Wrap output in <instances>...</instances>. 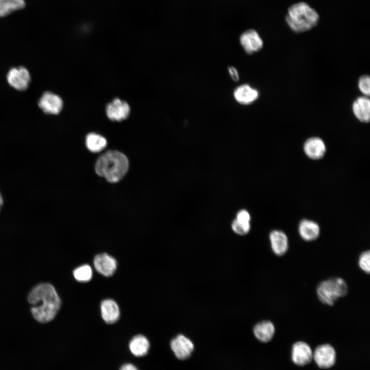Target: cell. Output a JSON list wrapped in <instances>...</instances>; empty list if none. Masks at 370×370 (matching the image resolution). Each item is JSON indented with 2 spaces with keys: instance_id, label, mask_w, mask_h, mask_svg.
<instances>
[{
  "instance_id": "6da1fadb",
  "label": "cell",
  "mask_w": 370,
  "mask_h": 370,
  "mask_svg": "<svg viewBox=\"0 0 370 370\" xmlns=\"http://www.w3.org/2000/svg\"><path fill=\"white\" fill-rule=\"evenodd\" d=\"M28 302L33 305L31 313L35 320L41 323L51 321L61 306V300L54 287L50 284H41L30 292Z\"/></svg>"
},
{
  "instance_id": "7a4b0ae2",
  "label": "cell",
  "mask_w": 370,
  "mask_h": 370,
  "mask_svg": "<svg viewBox=\"0 0 370 370\" xmlns=\"http://www.w3.org/2000/svg\"><path fill=\"white\" fill-rule=\"evenodd\" d=\"M128 165V159L123 153L117 151H108L99 157L95 170L99 176L110 182L115 183L125 176Z\"/></svg>"
},
{
  "instance_id": "3957f363",
  "label": "cell",
  "mask_w": 370,
  "mask_h": 370,
  "mask_svg": "<svg viewBox=\"0 0 370 370\" xmlns=\"http://www.w3.org/2000/svg\"><path fill=\"white\" fill-rule=\"evenodd\" d=\"M285 21L292 31L302 33L317 26L319 21V15L307 3L299 2L291 5L288 8Z\"/></svg>"
},
{
  "instance_id": "277c9868",
  "label": "cell",
  "mask_w": 370,
  "mask_h": 370,
  "mask_svg": "<svg viewBox=\"0 0 370 370\" xmlns=\"http://www.w3.org/2000/svg\"><path fill=\"white\" fill-rule=\"evenodd\" d=\"M348 292L345 281L341 278H331L321 282L317 288L319 300L324 304L332 306L340 298L345 297Z\"/></svg>"
},
{
  "instance_id": "5b68a950",
  "label": "cell",
  "mask_w": 370,
  "mask_h": 370,
  "mask_svg": "<svg viewBox=\"0 0 370 370\" xmlns=\"http://www.w3.org/2000/svg\"><path fill=\"white\" fill-rule=\"evenodd\" d=\"M10 86L19 91L26 90L29 86L31 77L28 69L23 66L11 68L6 76Z\"/></svg>"
},
{
  "instance_id": "8992f818",
  "label": "cell",
  "mask_w": 370,
  "mask_h": 370,
  "mask_svg": "<svg viewBox=\"0 0 370 370\" xmlns=\"http://www.w3.org/2000/svg\"><path fill=\"white\" fill-rule=\"evenodd\" d=\"M38 105L46 114L57 115L62 109L63 102L59 96L47 91L44 92L39 99Z\"/></svg>"
},
{
  "instance_id": "52a82bcc",
  "label": "cell",
  "mask_w": 370,
  "mask_h": 370,
  "mask_svg": "<svg viewBox=\"0 0 370 370\" xmlns=\"http://www.w3.org/2000/svg\"><path fill=\"white\" fill-rule=\"evenodd\" d=\"M239 42L245 51L249 54L258 52L264 45L259 33L252 29L243 32L240 35Z\"/></svg>"
},
{
  "instance_id": "ba28073f",
  "label": "cell",
  "mask_w": 370,
  "mask_h": 370,
  "mask_svg": "<svg viewBox=\"0 0 370 370\" xmlns=\"http://www.w3.org/2000/svg\"><path fill=\"white\" fill-rule=\"evenodd\" d=\"M312 358L320 367L329 368L335 362L336 352L330 345L322 344L316 347Z\"/></svg>"
},
{
  "instance_id": "9c48e42d",
  "label": "cell",
  "mask_w": 370,
  "mask_h": 370,
  "mask_svg": "<svg viewBox=\"0 0 370 370\" xmlns=\"http://www.w3.org/2000/svg\"><path fill=\"white\" fill-rule=\"evenodd\" d=\"M130 113L128 104L119 98H116L106 107L107 117L114 121H121L126 119Z\"/></svg>"
},
{
  "instance_id": "30bf717a",
  "label": "cell",
  "mask_w": 370,
  "mask_h": 370,
  "mask_svg": "<svg viewBox=\"0 0 370 370\" xmlns=\"http://www.w3.org/2000/svg\"><path fill=\"white\" fill-rule=\"evenodd\" d=\"M170 346L175 356L180 360L189 358L194 350L193 342L182 335H178L173 338Z\"/></svg>"
},
{
  "instance_id": "8fae6325",
  "label": "cell",
  "mask_w": 370,
  "mask_h": 370,
  "mask_svg": "<svg viewBox=\"0 0 370 370\" xmlns=\"http://www.w3.org/2000/svg\"><path fill=\"white\" fill-rule=\"evenodd\" d=\"M94 265L98 273L105 276H110L115 272L117 268V262L111 255L102 253L95 256Z\"/></svg>"
},
{
  "instance_id": "7c38bea8",
  "label": "cell",
  "mask_w": 370,
  "mask_h": 370,
  "mask_svg": "<svg viewBox=\"0 0 370 370\" xmlns=\"http://www.w3.org/2000/svg\"><path fill=\"white\" fill-rule=\"evenodd\" d=\"M303 149L306 155L311 159H321L326 151L324 141L320 137H311L304 142Z\"/></svg>"
},
{
  "instance_id": "4fadbf2b",
  "label": "cell",
  "mask_w": 370,
  "mask_h": 370,
  "mask_svg": "<svg viewBox=\"0 0 370 370\" xmlns=\"http://www.w3.org/2000/svg\"><path fill=\"white\" fill-rule=\"evenodd\" d=\"M352 112L356 118L362 123H368L370 120V100L369 97L361 96L353 102Z\"/></svg>"
},
{
  "instance_id": "5bb4252c",
  "label": "cell",
  "mask_w": 370,
  "mask_h": 370,
  "mask_svg": "<svg viewBox=\"0 0 370 370\" xmlns=\"http://www.w3.org/2000/svg\"><path fill=\"white\" fill-rule=\"evenodd\" d=\"M313 356L310 346L305 342H295L292 348V359L293 362L300 366L305 365L309 363Z\"/></svg>"
},
{
  "instance_id": "9a60e30c",
  "label": "cell",
  "mask_w": 370,
  "mask_h": 370,
  "mask_svg": "<svg viewBox=\"0 0 370 370\" xmlns=\"http://www.w3.org/2000/svg\"><path fill=\"white\" fill-rule=\"evenodd\" d=\"M235 100L242 105H249L254 102L259 97L257 89L245 84L236 87L233 92Z\"/></svg>"
},
{
  "instance_id": "2e32d148",
  "label": "cell",
  "mask_w": 370,
  "mask_h": 370,
  "mask_svg": "<svg viewBox=\"0 0 370 370\" xmlns=\"http://www.w3.org/2000/svg\"><path fill=\"white\" fill-rule=\"evenodd\" d=\"M271 249L277 255H284L288 249V239L286 234L281 230H274L269 234Z\"/></svg>"
},
{
  "instance_id": "e0dca14e",
  "label": "cell",
  "mask_w": 370,
  "mask_h": 370,
  "mask_svg": "<svg viewBox=\"0 0 370 370\" xmlns=\"http://www.w3.org/2000/svg\"><path fill=\"white\" fill-rule=\"evenodd\" d=\"M100 309L102 318L106 323H114L119 319L120 312L119 306L112 299L103 300L101 303Z\"/></svg>"
},
{
  "instance_id": "ac0fdd59",
  "label": "cell",
  "mask_w": 370,
  "mask_h": 370,
  "mask_svg": "<svg viewBox=\"0 0 370 370\" xmlns=\"http://www.w3.org/2000/svg\"><path fill=\"white\" fill-rule=\"evenodd\" d=\"M298 231L302 239L310 242L318 237L320 233V228L316 222L310 219H304L299 224Z\"/></svg>"
},
{
  "instance_id": "d6986e66",
  "label": "cell",
  "mask_w": 370,
  "mask_h": 370,
  "mask_svg": "<svg viewBox=\"0 0 370 370\" xmlns=\"http://www.w3.org/2000/svg\"><path fill=\"white\" fill-rule=\"evenodd\" d=\"M150 346L149 340L142 335H137L133 337L128 344L131 353L137 357L146 355L148 353Z\"/></svg>"
},
{
  "instance_id": "ffe728a7",
  "label": "cell",
  "mask_w": 370,
  "mask_h": 370,
  "mask_svg": "<svg viewBox=\"0 0 370 370\" xmlns=\"http://www.w3.org/2000/svg\"><path fill=\"white\" fill-rule=\"evenodd\" d=\"M274 332V326L270 321H262L256 324L253 328L254 336L258 340L263 342L270 341Z\"/></svg>"
},
{
  "instance_id": "44dd1931",
  "label": "cell",
  "mask_w": 370,
  "mask_h": 370,
  "mask_svg": "<svg viewBox=\"0 0 370 370\" xmlns=\"http://www.w3.org/2000/svg\"><path fill=\"white\" fill-rule=\"evenodd\" d=\"M85 141L87 149L94 153L101 151L107 145L106 140L104 137L94 133L88 134Z\"/></svg>"
},
{
  "instance_id": "7402d4cb",
  "label": "cell",
  "mask_w": 370,
  "mask_h": 370,
  "mask_svg": "<svg viewBox=\"0 0 370 370\" xmlns=\"http://www.w3.org/2000/svg\"><path fill=\"white\" fill-rule=\"evenodd\" d=\"M25 6L24 0H0V17L22 9Z\"/></svg>"
},
{
  "instance_id": "603a6c76",
  "label": "cell",
  "mask_w": 370,
  "mask_h": 370,
  "mask_svg": "<svg viewBox=\"0 0 370 370\" xmlns=\"http://www.w3.org/2000/svg\"><path fill=\"white\" fill-rule=\"evenodd\" d=\"M73 274L77 281L85 283L91 279L92 270L89 265L84 264L76 268L73 271Z\"/></svg>"
},
{
  "instance_id": "cb8c5ba5",
  "label": "cell",
  "mask_w": 370,
  "mask_h": 370,
  "mask_svg": "<svg viewBox=\"0 0 370 370\" xmlns=\"http://www.w3.org/2000/svg\"><path fill=\"white\" fill-rule=\"evenodd\" d=\"M233 231L239 235L247 234L250 230V223L239 221L235 219L231 224Z\"/></svg>"
},
{
  "instance_id": "d4e9b609",
  "label": "cell",
  "mask_w": 370,
  "mask_h": 370,
  "mask_svg": "<svg viewBox=\"0 0 370 370\" xmlns=\"http://www.w3.org/2000/svg\"><path fill=\"white\" fill-rule=\"evenodd\" d=\"M359 90L363 96L369 97L370 95V78L367 75L360 77L358 82Z\"/></svg>"
},
{
  "instance_id": "484cf974",
  "label": "cell",
  "mask_w": 370,
  "mask_h": 370,
  "mask_svg": "<svg viewBox=\"0 0 370 370\" xmlns=\"http://www.w3.org/2000/svg\"><path fill=\"white\" fill-rule=\"evenodd\" d=\"M358 264L361 270L369 273L370 271V252L369 250L365 251L360 254Z\"/></svg>"
},
{
  "instance_id": "4316f807",
  "label": "cell",
  "mask_w": 370,
  "mask_h": 370,
  "mask_svg": "<svg viewBox=\"0 0 370 370\" xmlns=\"http://www.w3.org/2000/svg\"><path fill=\"white\" fill-rule=\"evenodd\" d=\"M235 219L242 221L250 223L251 216L247 210L242 209L237 212Z\"/></svg>"
},
{
  "instance_id": "83f0119b",
  "label": "cell",
  "mask_w": 370,
  "mask_h": 370,
  "mask_svg": "<svg viewBox=\"0 0 370 370\" xmlns=\"http://www.w3.org/2000/svg\"><path fill=\"white\" fill-rule=\"evenodd\" d=\"M228 71L231 79L235 82H238L239 80L238 72L237 69L233 66L228 68Z\"/></svg>"
},
{
  "instance_id": "f1b7e54d",
  "label": "cell",
  "mask_w": 370,
  "mask_h": 370,
  "mask_svg": "<svg viewBox=\"0 0 370 370\" xmlns=\"http://www.w3.org/2000/svg\"><path fill=\"white\" fill-rule=\"evenodd\" d=\"M119 370H139L138 368L134 364L128 363L122 365Z\"/></svg>"
},
{
  "instance_id": "f546056e",
  "label": "cell",
  "mask_w": 370,
  "mask_h": 370,
  "mask_svg": "<svg viewBox=\"0 0 370 370\" xmlns=\"http://www.w3.org/2000/svg\"><path fill=\"white\" fill-rule=\"evenodd\" d=\"M3 198H2V195H1V193H0V211H1V210L2 207V206H3Z\"/></svg>"
}]
</instances>
